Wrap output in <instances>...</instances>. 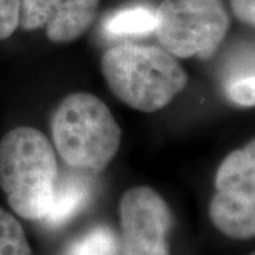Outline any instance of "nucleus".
<instances>
[{"label":"nucleus","mask_w":255,"mask_h":255,"mask_svg":"<svg viewBox=\"0 0 255 255\" xmlns=\"http://www.w3.org/2000/svg\"><path fill=\"white\" fill-rule=\"evenodd\" d=\"M58 167L54 149L34 128L11 129L0 140V187L11 210L43 220L51 206Z\"/></svg>","instance_id":"nucleus-1"},{"label":"nucleus","mask_w":255,"mask_h":255,"mask_svg":"<svg viewBox=\"0 0 255 255\" xmlns=\"http://www.w3.org/2000/svg\"><path fill=\"white\" fill-rule=\"evenodd\" d=\"M101 68L114 95L142 112L164 108L187 84L174 55L153 46L111 47L102 55Z\"/></svg>","instance_id":"nucleus-2"},{"label":"nucleus","mask_w":255,"mask_h":255,"mask_svg":"<svg viewBox=\"0 0 255 255\" xmlns=\"http://www.w3.org/2000/svg\"><path fill=\"white\" fill-rule=\"evenodd\" d=\"M51 130L57 152L80 172H102L121 143V128L110 108L88 92L71 94L60 102Z\"/></svg>","instance_id":"nucleus-3"},{"label":"nucleus","mask_w":255,"mask_h":255,"mask_svg":"<svg viewBox=\"0 0 255 255\" xmlns=\"http://www.w3.org/2000/svg\"><path fill=\"white\" fill-rule=\"evenodd\" d=\"M157 40L174 57L210 58L230 27L220 0H163L155 10Z\"/></svg>","instance_id":"nucleus-4"},{"label":"nucleus","mask_w":255,"mask_h":255,"mask_svg":"<svg viewBox=\"0 0 255 255\" xmlns=\"http://www.w3.org/2000/svg\"><path fill=\"white\" fill-rule=\"evenodd\" d=\"M216 189L209 210L213 224L230 238L255 237V139L221 162Z\"/></svg>","instance_id":"nucleus-5"},{"label":"nucleus","mask_w":255,"mask_h":255,"mask_svg":"<svg viewBox=\"0 0 255 255\" xmlns=\"http://www.w3.org/2000/svg\"><path fill=\"white\" fill-rule=\"evenodd\" d=\"M124 255H170L172 213L163 197L146 186L132 187L119 203Z\"/></svg>","instance_id":"nucleus-6"},{"label":"nucleus","mask_w":255,"mask_h":255,"mask_svg":"<svg viewBox=\"0 0 255 255\" xmlns=\"http://www.w3.org/2000/svg\"><path fill=\"white\" fill-rule=\"evenodd\" d=\"M100 0H21L20 26L44 28L54 43H70L92 24Z\"/></svg>","instance_id":"nucleus-7"},{"label":"nucleus","mask_w":255,"mask_h":255,"mask_svg":"<svg viewBox=\"0 0 255 255\" xmlns=\"http://www.w3.org/2000/svg\"><path fill=\"white\" fill-rule=\"evenodd\" d=\"M90 194V184L80 176H65L57 180L51 206L41 221L47 227H61L85 207Z\"/></svg>","instance_id":"nucleus-8"},{"label":"nucleus","mask_w":255,"mask_h":255,"mask_svg":"<svg viewBox=\"0 0 255 255\" xmlns=\"http://www.w3.org/2000/svg\"><path fill=\"white\" fill-rule=\"evenodd\" d=\"M155 26V10L143 6L117 11L105 21V30L114 36L145 34L149 31H153Z\"/></svg>","instance_id":"nucleus-9"},{"label":"nucleus","mask_w":255,"mask_h":255,"mask_svg":"<svg viewBox=\"0 0 255 255\" xmlns=\"http://www.w3.org/2000/svg\"><path fill=\"white\" fill-rule=\"evenodd\" d=\"M118 238L108 227H95L70 247L68 255H118Z\"/></svg>","instance_id":"nucleus-10"},{"label":"nucleus","mask_w":255,"mask_h":255,"mask_svg":"<svg viewBox=\"0 0 255 255\" xmlns=\"http://www.w3.org/2000/svg\"><path fill=\"white\" fill-rule=\"evenodd\" d=\"M0 255H33L24 230L14 216L0 207Z\"/></svg>","instance_id":"nucleus-11"},{"label":"nucleus","mask_w":255,"mask_h":255,"mask_svg":"<svg viewBox=\"0 0 255 255\" xmlns=\"http://www.w3.org/2000/svg\"><path fill=\"white\" fill-rule=\"evenodd\" d=\"M255 75V46H241L227 61L224 82Z\"/></svg>","instance_id":"nucleus-12"},{"label":"nucleus","mask_w":255,"mask_h":255,"mask_svg":"<svg viewBox=\"0 0 255 255\" xmlns=\"http://www.w3.org/2000/svg\"><path fill=\"white\" fill-rule=\"evenodd\" d=\"M224 92L228 101L237 107H255V75L226 81Z\"/></svg>","instance_id":"nucleus-13"},{"label":"nucleus","mask_w":255,"mask_h":255,"mask_svg":"<svg viewBox=\"0 0 255 255\" xmlns=\"http://www.w3.org/2000/svg\"><path fill=\"white\" fill-rule=\"evenodd\" d=\"M21 0H0V40L9 38L20 26Z\"/></svg>","instance_id":"nucleus-14"},{"label":"nucleus","mask_w":255,"mask_h":255,"mask_svg":"<svg viewBox=\"0 0 255 255\" xmlns=\"http://www.w3.org/2000/svg\"><path fill=\"white\" fill-rule=\"evenodd\" d=\"M230 3L238 20L255 27V0H230Z\"/></svg>","instance_id":"nucleus-15"},{"label":"nucleus","mask_w":255,"mask_h":255,"mask_svg":"<svg viewBox=\"0 0 255 255\" xmlns=\"http://www.w3.org/2000/svg\"><path fill=\"white\" fill-rule=\"evenodd\" d=\"M250 255H255V251H254V253H251V254H250Z\"/></svg>","instance_id":"nucleus-16"}]
</instances>
